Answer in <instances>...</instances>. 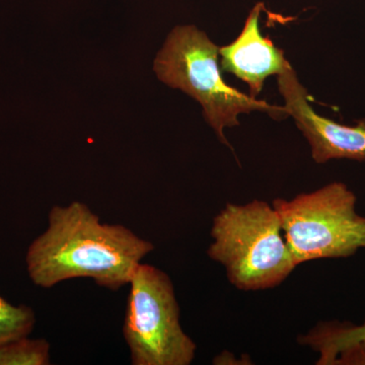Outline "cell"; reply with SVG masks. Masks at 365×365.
<instances>
[{
	"instance_id": "obj_11",
	"label": "cell",
	"mask_w": 365,
	"mask_h": 365,
	"mask_svg": "<svg viewBox=\"0 0 365 365\" xmlns=\"http://www.w3.org/2000/svg\"><path fill=\"white\" fill-rule=\"evenodd\" d=\"M333 365H365V340L341 351Z\"/></svg>"
},
{
	"instance_id": "obj_9",
	"label": "cell",
	"mask_w": 365,
	"mask_h": 365,
	"mask_svg": "<svg viewBox=\"0 0 365 365\" xmlns=\"http://www.w3.org/2000/svg\"><path fill=\"white\" fill-rule=\"evenodd\" d=\"M50 364V344L45 339L26 337L0 344V365Z\"/></svg>"
},
{
	"instance_id": "obj_2",
	"label": "cell",
	"mask_w": 365,
	"mask_h": 365,
	"mask_svg": "<svg viewBox=\"0 0 365 365\" xmlns=\"http://www.w3.org/2000/svg\"><path fill=\"white\" fill-rule=\"evenodd\" d=\"M209 258L222 264L230 282L245 292L280 285L297 264L273 205L227 203L213 220Z\"/></svg>"
},
{
	"instance_id": "obj_1",
	"label": "cell",
	"mask_w": 365,
	"mask_h": 365,
	"mask_svg": "<svg viewBox=\"0 0 365 365\" xmlns=\"http://www.w3.org/2000/svg\"><path fill=\"white\" fill-rule=\"evenodd\" d=\"M155 250L122 225L101 222L85 203L53 206L48 227L29 246L26 270L34 284L52 288L64 281L90 278L117 292Z\"/></svg>"
},
{
	"instance_id": "obj_8",
	"label": "cell",
	"mask_w": 365,
	"mask_h": 365,
	"mask_svg": "<svg viewBox=\"0 0 365 365\" xmlns=\"http://www.w3.org/2000/svg\"><path fill=\"white\" fill-rule=\"evenodd\" d=\"M365 340V322L355 325L350 322L324 321L304 335L297 337L299 345L319 353L318 365H333L341 351Z\"/></svg>"
},
{
	"instance_id": "obj_5",
	"label": "cell",
	"mask_w": 365,
	"mask_h": 365,
	"mask_svg": "<svg viewBox=\"0 0 365 365\" xmlns=\"http://www.w3.org/2000/svg\"><path fill=\"white\" fill-rule=\"evenodd\" d=\"M124 339L133 365H190L195 342L184 332L170 276L141 263L128 284Z\"/></svg>"
},
{
	"instance_id": "obj_3",
	"label": "cell",
	"mask_w": 365,
	"mask_h": 365,
	"mask_svg": "<svg viewBox=\"0 0 365 365\" xmlns=\"http://www.w3.org/2000/svg\"><path fill=\"white\" fill-rule=\"evenodd\" d=\"M218 54L220 47L195 26H176L158 53L153 69L165 85L200 103L206 121L227 145L223 129L237 126L240 114L265 112L277 120L289 116L284 107L257 100L228 86L220 72Z\"/></svg>"
},
{
	"instance_id": "obj_4",
	"label": "cell",
	"mask_w": 365,
	"mask_h": 365,
	"mask_svg": "<svg viewBox=\"0 0 365 365\" xmlns=\"http://www.w3.org/2000/svg\"><path fill=\"white\" fill-rule=\"evenodd\" d=\"M347 185L332 182L292 200L274 199L283 235L297 266L354 256L365 249V216Z\"/></svg>"
},
{
	"instance_id": "obj_10",
	"label": "cell",
	"mask_w": 365,
	"mask_h": 365,
	"mask_svg": "<svg viewBox=\"0 0 365 365\" xmlns=\"http://www.w3.org/2000/svg\"><path fill=\"white\" fill-rule=\"evenodd\" d=\"M35 323V313L30 307L14 306L0 297V344L30 335Z\"/></svg>"
},
{
	"instance_id": "obj_6",
	"label": "cell",
	"mask_w": 365,
	"mask_h": 365,
	"mask_svg": "<svg viewBox=\"0 0 365 365\" xmlns=\"http://www.w3.org/2000/svg\"><path fill=\"white\" fill-rule=\"evenodd\" d=\"M277 76L284 108L309 141L314 162L349 160L365 163V120L348 126L317 114L307 101L309 93L290 63Z\"/></svg>"
},
{
	"instance_id": "obj_7",
	"label": "cell",
	"mask_w": 365,
	"mask_h": 365,
	"mask_svg": "<svg viewBox=\"0 0 365 365\" xmlns=\"http://www.w3.org/2000/svg\"><path fill=\"white\" fill-rule=\"evenodd\" d=\"M263 9L262 2L257 4L250 11L239 37L232 44L220 47L222 71L245 81L253 98L261 93L266 78L279 76L289 64L284 52L262 36L259 21Z\"/></svg>"
}]
</instances>
